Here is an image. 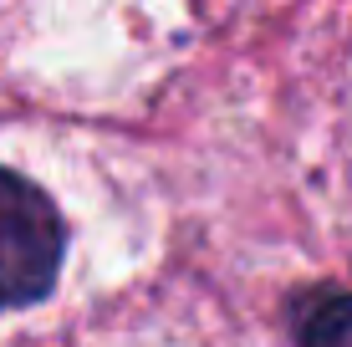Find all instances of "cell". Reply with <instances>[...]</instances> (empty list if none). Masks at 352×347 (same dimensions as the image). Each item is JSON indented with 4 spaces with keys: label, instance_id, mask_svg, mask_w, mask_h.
I'll return each mask as SVG.
<instances>
[{
    "label": "cell",
    "instance_id": "1",
    "mask_svg": "<svg viewBox=\"0 0 352 347\" xmlns=\"http://www.w3.org/2000/svg\"><path fill=\"white\" fill-rule=\"evenodd\" d=\"M67 230L31 179L0 169V306H31L56 286Z\"/></svg>",
    "mask_w": 352,
    "mask_h": 347
},
{
    "label": "cell",
    "instance_id": "2",
    "mask_svg": "<svg viewBox=\"0 0 352 347\" xmlns=\"http://www.w3.org/2000/svg\"><path fill=\"white\" fill-rule=\"evenodd\" d=\"M301 347H352V296H317L296 317Z\"/></svg>",
    "mask_w": 352,
    "mask_h": 347
}]
</instances>
